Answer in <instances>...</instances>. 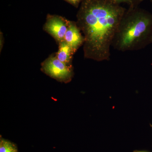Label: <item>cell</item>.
Returning <instances> with one entry per match:
<instances>
[{
	"label": "cell",
	"instance_id": "1",
	"mask_svg": "<svg viewBox=\"0 0 152 152\" xmlns=\"http://www.w3.org/2000/svg\"><path fill=\"white\" fill-rule=\"evenodd\" d=\"M126 9L111 0H83L77 24L83 33L86 58L109 61L115 34Z\"/></svg>",
	"mask_w": 152,
	"mask_h": 152
},
{
	"label": "cell",
	"instance_id": "2",
	"mask_svg": "<svg viewBox=\"0 0 152 152\" xmlns=\"http://www.w3.org/2000/svg\"><path fill=\"white\" fill-rule=\"evenodd\" d=\"M152 44V13L129 7L121 20L112 46L121 52L136 51Z\"/></svg>",
	"mask_w": 152,
	"mask_h": 152
},
{
	"label": "cell",
	"instance_id": "3",
	"mask_svg": "<svg viewBox=\"0 0 152 152\" xmlns=\"http://www.w3.org/2000/svg\"><path fill=\"white\" fill-rule=\"evenodd\" d=\"M42 70L47 75L62 83L70 82L74 72L72 66H69L58 59L56 57L49 58L42 64Z\"/></svg>",
	"mask_w": 152,
	"mask_h": 152
},
{
	"label": "cell",
	"instance_id": "4",
	"mask_svg": "<svg viewBox=\"0 0 152 152\" xmlns=\"http://www.w3.org/2000/svg\"><path fill=\"white\" fill-rule=\"evenodd\" d=\"M69 21L58 16L49 17L44 28L59 42L64 40L67 30Z\"/></svg>",
	"mask_w": 152,
	"mask_h": 152
},
{
	"label": "cell",
	"instance_id": "5",
	"mask_svg": "<svg viewBox=\"0 0 152 152\" xmlns=\"http://www.w3.org/2000/svg\"><path fill=\"white\" fill-rule=\"evenodd\" d=\"M80 31L76 22L69 21L64 40L75 52L84 43V37L82 36Z\"/></svg>",
	"mask_w": 152,
	"mask_h": 152
},
{
	"label": "cell",
	"instance_id": "6",
	"mask_svg": "<svg viewBox=\"0 0 152 152\" xmlns=\"http://www.w3.org/2000/svg\"><path fill=\"white\" fill-rule=\"evenodd\" d=\"M75 53L64 40L59 42V50L57 53L56 58L66 64L72 66L71 61L73 55Z\"/></svg>",
	"mask_w": 152,
	"mask_h": 152
},
{
	"label": "cell",
	"instance_id": "7",
	"mask_svg": "<svg viewBox=\"0 0 152 152\" xmlns=\"http://www.w3.org/2000/svg\"><path fill=\"white\" fill-rule=\"evenodd\" d=\"M0 152H18L16 145L8 140L1 138Z\"/></svg>",
	"mask_w": 152,
	"mask_h": 152
},
{
	"label": "cell",
	"instance_id": "8",
	"mask_svg": "<svg viewBox=\"0 0 152 152\" xmlns=\"http://www.w3.org/2000/svg\"><path fill=\"white\" fill-rule=\"evenodd\" d=\"M112 1L120 4L122 3H126L128 4L129 7H138L137 0H111Z\"/></svg>",
	"mask_w": 152,
	"mask_h": 152
},
{
	"label": "cell",
	"instance_id": "9",
	"mask_svg": "<svg viewBox=\"0 0 152 152\" xmlns=\"http://www.w3.org/2000/svg\"><path fill=\"white\" fill-rule=\"evenodd\" d=\"M68 2L72 5L74 7H77L80 4L82 3L83 0H66Z\"/></svg>",
	"mask_w": 152,
	"mask_h": 152
},
{
	"label": "cell",
	"instance_id": "10",
	"mask_svg": "<svg viewBox=\"0 0 152 152\" xmlns=\"http://www.w3.org/2000/svg\"><path fill=\"white\" fill-rule=\"evenodd\" d=\"M133 152H148L145 151H139V150H135Z\"/></svg>",
	"mask_w": 152,
	"mask_h": 152
},
{
	"label": "cell",
	"instance_id": "11",
	"mask_svg": "<svg viewBox=\"0 0 152 152\" xmlns=\"http://www.w3.org/2000/svg\"><path fill=\"white\" fill-rule=\"evenodd\" d=\"M143 1H144V0H137L138 4H140Z\"/></svg>",
	"mask_w": 152,
	"mask_h": 152
},
{
	"label": "cell",
	"instance_id": "12",
	"mask_svg": "<svg viewBox=\"0 0 152 152\" xmlns=\"http://www.w3.org/2000/svg\"><path fill=\"white\" fill-rule=\"evenodd\" d=\"M150 1H151V3L152 4V0H150Z\"/></svg>",
	"mask_w": 152,
	"mask_h": 152
}]
</instances>
